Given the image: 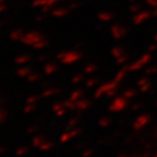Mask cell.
Wrapping results in <instances>:
<instances>
[{
  "mask_svg": "<svg viewBox=\"0 0 157 157\" xmlns=\"http://www.w3.org/2000/svg\"><path fill=\"white\" fill-rule=\"evenodd\" d=\"M129 101L124 95L121 97H114V99L108 105V111L111 113H120L124 112V109L129 106Z\"/></svg>",
  "mask_w": 157,
  "mask_h": 157,
  "instance_id": "obj_1",
  "label": "cell"
},
{
  "mask_svg": "<svg viewBox=\"0 0 157 157\" xmlns=\"http://www.w3.org/2000/svg\"><path fill=\"white\" fill-rule=\"evenodd\" d=\"M151 120H152V118L150 114L143 113V114L139 115V117L133 121L132 128H133V130H135V132H142L148 124L151 122Z\"/></svg>",
  "mask_w": 157,
  "mask_h": 157,
  "instance_id": "obj_2",
  "label": "cell"
},
{
  "mask_svg": "<svg viewBox=\"0 0 157 157\" xmlns=\"http://www.w3.org/2000/svg\"><path fill=\"white\" fill-rule=\"evenodd\" d=\"M82 133H83V129L80 128V127H75V128L65 129L62 134L59 135L58 140H59V142H61L62 144H64V143H67V142H70V141L73 140V139L78 137Z\"/></svg>",
  "mask_w": 157,
  "mask_h": 157,
  "instance_id": "obj_3",
  "label": "cell"
},
{
  "mask_svg": "<svg viewBox=\"0 0 157 157\" xmlns=\"http://www.w3.org/2000/svg\"><path fill=\"white\" fill-rule=\"evenodd\" d=\"M51 111L54 112V114L56 115L57 118H63L67 114V108L65 107L63 101H56V102H54L51 105Z\"/></svg>",
  "mask_w": 157,
  "mask_h": 157,
  "instance_id": "obj_4",
  "label": "cell"
},
{
  "mask_svg": "<svg viewBox=\"0 0 157 157\" xmlns=\"http://www.w3.org/2000/svg\"><path fill=\"white\" fill-rule=\"evenodd\" d=\"M92 105V101L90 99H87V98H80L78 100L76 101V111L77 112H85V111H87L89 108L91 107Z\"/></svg>",
  "mask_w": 157,
  "mask_h": 157,
  "instance_id": "obj_5",
  "label": "cell"
},
{
  "mask_svg": "<svg viewBox=\"0 0 157 157\" xmlns=\"http://www.w3.org/2000/svg\"><path fill=\"white\" fill-rule=\"evenodd\" d=\"M113 89H117V86H115V84H113V83H111V84H106V85H102V86H100L98 90L95 91L94 93V98H97V99H99V98H101L102 95H106L109 91H112Z\"/></svg>",
  "mask_w": 157,
  "mask_h": 157,
  "instance_id": "obj_6",
  "label": "cell"
},
{
  "mask_svg": "<svg viewBox=\"0 0 157 157\" xmlns=\"http://www.w3.org/2000/svg\"><path fill=\"white\" fill-rule=\"evenodd\" d=\"M80 120H82V114H80V112H79V114H76V115H73V117H71V118L67 120V129L78 127V124H79V122H80Z\"/></svg>",
  "mask_w": 157,
  "mask_h": 157,
  "instance_id": "obj_7",
  "label": "cell"
},
{
  "mask_svg": "<svg viewBox=\"0 0 157 157\" xmlns=\"http://www.w3.org/2000/svg\"><path fill=\"white\" fill-rule=\"evenodd\" d=\"M47 140V136L45 135H42V134H35L34 135V137L32 139V146L34 148H37L39 149V147Z\"/></svg>",
  "mask_w": 157,
  "mask_h": 157,
  "instance_id": "obj_8",
  "label": "cell"
},
{
  "mask_svg": "<svg viewBox=\"0 0 157 157\" xmlns=\"http://www.w3.org/2000/svg\"><path fill=\"white\" fill-rule=\"evenodd\" d=\"M54 147H55V143L52 142V141L50 140H47L41 144V146L39 147V150H41V151H50L51 149H54Z\"/></svg>",
  "mask_w": 157,
  "mask_h": 157,
  "instance_id": "obj_9",
  "label": "cell"
},
{
  "mask_svg": "<svg viewBox=\"0 0 157 157\" xmlns=\"http://www.w3.org/2000/svg\"><path fill=\"white\" fill-rule=\"evenodd\" d=\"M112 122H113L112 118H109V117H102V118L99 119L98 126H99L100 128H108V127L112 124Z\"/></svg>",
  "mask_w": 157,
  "mask_h": 157,
  "instance_id": "obj_10",
  "label": "cell"
},
{
  "mask_svg": "<svg viewBox=\"0 0 157 157\" xmlns=\"http://www.w3.org/2000/svg\"><path fill=\"white\" fill-rule=\"evenodd\" d=\"M37 109V104H26L25 107H23L22 112L25 114H30V113H34Z\"/></svg>",
  "mask_w": 157,
  "mask_h": 157,
  "instance_id": "obj_11",
  "label": "cell"
},
{
  "mask_svg": "<svg viewBox=\"0 0 157 157\" xmlns=\"http://www.w3.org/2000/svg\"><path fill=\"white\" fill-rule=\"evenodd\" d=\"M29 150H30V149H29V147H27V146L19 147L17 150H15V156H17V157L26 156L29 152Z\"/></svg>",
  "mask_w": 157,
  "mask_h": 157,
  "instance_id": "obj_12",
  "label": "cell"
},
{
  "mask_svg": "<svg viewBox=\"0 0 157 157\" xmlns=\"http://www.w3.org/2000/svg\"><path fill=\"white\" fill-rule=\"evenodd\" d=\"M57 93H59L58 89H48L42 93V98H50V97H54Z\"/></svg>",
  "mask_w": 157,
  "mask_h": 157,
  "instance_id": "obj_13",
  "label": "cell"
},
{
  "mask_svg": "<svg viewBox=\"0 0 157 157\" xmlns=\"http://www.w3.org/2000/svg\"><path fill=\"white\" fill-rule=\"evenodd\" d=\"M8 119V112L4 107H0V126L6 122V120Z\"/></svg>",
  "mask_w": 157,
  "mask_h": 157,
  "instance_id": "obj_14",
  "label": "cell"
},
{
  "mask_svg": "<svg viewBox=\"0 0 157 157\" xmlns=\"http://www.w3.org/2000/svg\"><path fill=\"white\" fill-rule=\"evenodd\" d=\"M83 94H84V92H83L82 90H76L70 94L69 99H71V100H73V101H77L78 99L83 98Z\"/></svg>",
  "mask_w": 157,
  "mask_h": 157,
  "instance_id": "obj_15",
  "label": "cell"
},
{
  "mask_svg": "<svg viewBox=\"0 0 157 157\" xmlns=\"http://www.w3.org/2000/svg\"><path fill=\"white\" fill-rule=\"evenodd\" d=\"M65 107L67 108V111H76V101L71 100V99H67L63 101Z\"/></svg>",
  "mask_w": 157,
  "mask_h": 157,
  "instance_id": "obj_16",
  "label": "cell"
},
{
  "mask_svg": "<svg viewBox=\"0 0 157 157\" xmlns=\"http://www.w3.org/2000/svg\"><path fill=\"white\" fill-rule=\"evenodd\" d=\"M95 152V149L94 148H89V147H86L83 152H82V157H92L94 155Z\"/></svg>",
  "mask_w": 157,
  "mask_h": 157,
  "instance_id": "obj_17",
  "label": "cell"
},
{
  "mask_svg": "<svg viewBox=\"0 0 157 157\" xmlns=\"http://www.w3.org/2000/svg\"><path fill=\"white\" fill-rule=\"evenodd\" d=\"M142 107H143V102L142 101H135L133 105H130V109L133 112H139L140 109H142Z\"/></svg>",
  "mask_w": 157,
  "mask_h": 157,
  "instance_id": "obj_18",
  "label": "cell"
},
{
  "mask_svg": "<svg viewBox=\"0 0 157 157\" xmlns=\"http://www.w3.org/2000/svg\"><path fill=\"white\" fill-rule=\"evenodd\" d=\"M40 130V127L39 126H36V124H33V126H29L27 130H26V133L28 135H35L37 132Z\"/></svg>",
  "mask_w": 157,
  "mask_h": 157,
  "instance_id": "obj_19",
  "label": "cell"
},
{
  "mask_svg": "<svg viewBox=\"0 0 157 157\" xmlns=\"http://www.w3.org/2000/svg\"><path fill=\"white\" fill-rule=\"evenodd\" d=\"M40 99L41 98L39 95H30L26 99V104H39Z\"/></svg>",
  "mask_w": 157,
  "mask_h": 157,
  "instance_id": "obj_20",
  "label": "cell"
},
{
  "mask_svg": "<svg viewBox=\"0 0 157 157\" xmlns=\"http://www.w3.org/2000/svg\"><path fill=\"white\" fill-rule=\"evenodd\" d=\"M135 95H136V90H127V91H124V97L127 98L128 100L133 99Z\"/></svg>",
  "mask_w": 157,
  "mask_h": 157,
  "instance_id": "obj_21",
  "label": "cell"
},
{
  "mask_svg": "<svg viewBox=\"0 0 157 157\" xmlns=\"http://www.w3.org/2000/svg\"><path fill=\"white\" fill-rule=\"evenodd\" d=\"M84 147H85L84 142H78V143H76V144H75V149H83Z\"/></svg>",
  "mask_w": 157,
  "mask_h": 157,
  "instance_id": "obj_22",
  "label": "cell"
},
{
  "mask_svg": "<svg viewBox=\"0 0 157 157\" xmlns=\"http://www.w3.org/2000/svg\"><path fill=\"white\" fill-rule=\"evenodd\" d=\"M149 90H150V86H149V85L144 84L141 86V92H148Z\"/></svg>",
  "mask_w": 157,
  "mask_h": 157,
  "instance_id": "obj_23",
  "label": "cell"
},
{
  "mask_svg": "<svg viewBox=\"0 0 157 157\" xmlns=\"http://www.w3.org/2000/svg\"><path fill=\"white\" fill-rule=\"evenodd\" d=\"M6 151H7V147H6V146H0V156H1V155H4Z\"/></svg>",
  "mask_w": 157,
  "mask_h": 157,
  "instance_id": "obj_24",
  "label": "cell"
},
{
  "mask_svg": "<svg viewBox=\"0 0 157 157\" xmlns=\"http://www.w3.org/2000/svg\"><path fill=\"white\" fill-rule=\"evenodd\" d=\"M95 83H97V82H95V80H90V82H87V86H89V87H92V86H93V85H95Z\"/></svg>",
  "mask_w": 157,
  "mask_h": 157,
  "instance_id": "obj_25",
  "label": "cell"
},
{
  "mask_svg": "<svg viewBox=\"0 0 157 157\" xmlns=\"http://www.w3.org/2000/svg\"><path fill=\"white\" fill-rule=\"evenodd\" d=\"M117 157H128V155H127V154H120V155H118Z\"/></svg>",
  "mask_w": 157,
  "mask_h": 157,
  "instance_id": "obj_26",
  "label": "cell"
},
{
  "mask_svg": "<svg viewBox=\"0 0 157 157\" xmlns=\"http://www.w3.org/2000/svg\"><path fill=\"white\" fill-rule=\"evenodd\" d=\"M152 157H157V150L154 152V154H152Z\"/></svg>",
  "mask_w": 157,
  "mask_h": 157,
  "instance_id": "obj_27",
  "label": "cell"
},
{
  "mask_svg": "<svg viewBox=\"0 0 157 157\" xmlns=\"http://www.w3.org/2000/svg\"><path fill=\"white\" fill-rule=\"evenodd\" d=\"M155 139H156V146H157V128H156V134H155Z\"/></svg>",
  "mask_w": 157,
  "mask_h": 157,
  "instance_id": "obj_28",
  "label": "cell"
},
{
  "mask_svg": "<svg viewBox=\"0 0 157 157\" xmlns=\"http://www.w3.org/2000/svg\"><path fill=\"white\" fill-rule=\"evenodd\" d=\"M155 105H156V107H157V100H156V101H155Z\"/></svg>",
  "mask_w": 157,
  "mask_h": 157,
  "instance_id": "obj_29",
  "label": "cell"
}]
</instances>
